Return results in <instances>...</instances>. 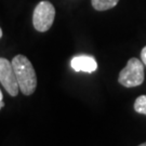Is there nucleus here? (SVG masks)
<instances>
[{"mask_svg": "<svg viewBox=\"0 0 146 146\" xmlns=\"http://www.w3.org/2000/svg\"><path fill=\"white\" fill-rule=\"evenodd\" d=\"M70 66L75 72H84V73L91 74L98 69V63L93 56L78 55L72 58Z\"/></svg>", "mask_w": 146, "mask_h": 146, "instance_id": "39448f33", "label": "nucleus"}, {"mask_svg": "<svg viewBox=\"0 0 146 146\" xmlns=\"http://www.w3.org/2000/svg\"><path fill=\"white\" fill-rule=\"evenodd\" d=\"M14 69L19 88L24 95H31L37 88L36 72L31 62L25 55L19 54L11 61Z\"/></svg>", "mask_w": 146, "mask_h": 146, "instance_id": "f257e3e1", "label": "nucleus"}, {"mask_svg": "<svg viewBox=\"0 0 146 146\" xmlns=\"http://www.w3.org/2000/svg\"><path fill=\"white\" fill-rule=\"evenodd\" d=\"M141 60H142V62H143V64L146 65V46L142 49V51H141Z\"/></svg>", "mask_w": 146, "mask_h": 146, "instance_id": "6e6552de", "label": "nucleus"}, {"mask_svg": "<svg viewBox=\"0 0 146 146\" xmlns=\"http://www.w3.org/2000/svg\"><path fill=\"white\" fill-rule=\"evenodd\" d=\"M3 106H5V103H3L2 101H1V102H0V110H1V108H2Z\"/></svg>", "mask_w": 146, "mask_h": 146, "instance_id": "1a4fd4ad", "label": "nucleus"}, {"mask_svg": "<svg viewBox=\"0 0 146 146\" xmlns=\"http://www.w3.org/2000/svg\"><path fill=\"white\" fill-rule=\"evenodd\" d=\"M2 35H3V33H2V29H1V28H0V38H1V37H2Z\"/></svg>", "mask_w": 146, "mask_h": 146, "instance_id": "9b49d317", "label": "nucleus"}, {"mask_svg": "<svg viewBox=\"0 0 146 146\" xmlns=\"http://www.w3.org/2000/svg\"><path fill=\"white\" fill-rule=\"evenodd\" d=\"M139 146H146V142L145 143H143V144H141V145H139Z\"/></svg>", "mask_w": 146, "mask_h": 146, "instance_id": "f8f14e48", "label": "nucleus"}, {"mask_svg": "<svg viewBox=\"0 0 146 146\" xmlns=\"http://www.w3.org/2000/svg\"><path fill=\"white\" fill-rule=\"evenodd\" d=\"M134 110L139 114L146 115V95H140L134 102Z\"/></svg>", "mask_w": 146, "mask_h": 146, "instance_id": "0eeeda50", "label": "nucleus"}, {"mask_svg": "<svg viewBox=\"0 0 146 146\" xmlns=\"http://www.w3.org/2000/svg\"><path fill=\"white\" fill-rule=\"evenodd\" d=\"M55 19V8L47 0L40 1L33 13V25L37 31L46 33L53 25Z\"/></svg>", "mask_w": 146, "mask_h": 146, "instance_id": "7ed1b4c3", "label": "nucleus"}, {"mask_svg": "<svg viewBox=\"0 0 146 146\" xmlns=\"http://www.w3.org/2000/svg\"><path fill=\"white\" fill-rule=\"evenodd\" d=\"M0 82L11 96L17 95L20 88L14 69L10 61L5 58H0Z\"/></svg>", "mask_w": 146, "mask_h": 146, "instance_id": "20e7f679", "label": "nucleus"}, {"mask_svg": "<svg viewBox=\"0 0 146 146\" xmlns=\"http://www.w3.org/2000/svg\"><path fill=\"white\" fill-rule=\"evenodd\" d=\"M118 2L119 0H91L92 7L96 11H106L113 9Z\"/></svg>", "mask_w": 146, "mask_h": 146, "instance_id": "423d86ee", "label": "nucleus"}, {"mask_svg": "<svg viewBox=\"0 0 146 146\" xmlns=\"http://www.w3.org/2000/svg\"><path fill=\"white\" fill-rule=\"evenodd\" d=\"M144 64L139 58H130L127 66L121 69L118 82L125 88H134L144 82Z\"/></svg>", "mask_w": 146, "mask_h": 146, "instance_id": "f03ea898", "label": "nucleus"}, {"mask_svg": "<svg viewBox=\"0 0 146 146\" xmlns=\"http://www.w3.org/2000/svg\"><path fill=\"white\" fill-rule=\"evenodd\" d=\"M2 99H3V95H2V92H1V90H0V102L2 101Z\"/></svg>", "mask_w": 146, "mask_h": 146, "instance_id": "9d476101", "label": "nucleus"}]
</instances>
